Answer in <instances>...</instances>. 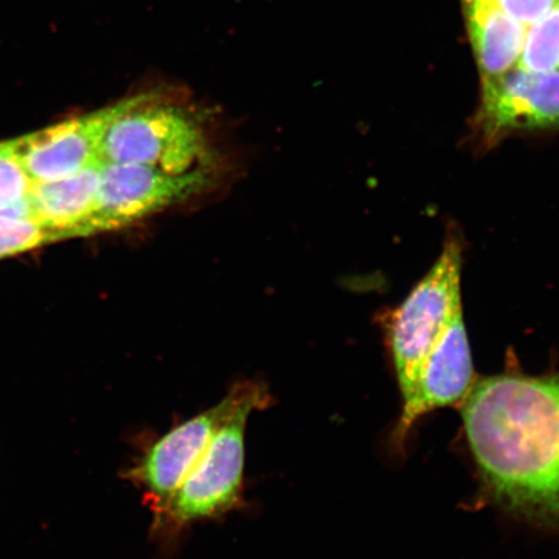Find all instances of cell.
I'll return each mask as SVG.
<instances>
[{"mask_svg": "<svg viewBox=\"0 0 559 559\" xmlns=\"http://www.w3.org/2000/svg\"><path fill=\"white\" fill-rule=\"evenodd\" d=\"M461 414L488 498L521 519L559 527V372L485 377Z\"/></svg>", "mask_w": 559, "mask_h": 559, "instance_id": "cell-1", "label": "cell"}, {"mask_svg": "<svg viewBox=\"0 0 559 559\" xmlns=\"http://www.w3.org/2000/svg\"><path fill=\"white\" fill-rule=\"evenodd\" d=\"M99 159L183 175L210 167L212 150L204 129L187 110L143 95L118 103Z\"/></svg>", "mask_w": 559, "mask_h": 559, "instance_id": "cell-2", "label": "cell"}, {"mask_svg": "<svg viewBox=\"0 0 559 559\" xmlns=\"http://www.w3.org/2000/svg\"><path fill=\"white\" fill-rule=\"evenodd\" d=\"M265 408L249 403L222 426L170 500L153 513V539L175 544L193 524L221 519L242 506L248 419Z\"/></svg>", "mask_w": 559, "mask_h": 559, "instance_id": "cell-3", "label": "cell"}, {"mask_svg": "<svg viewBox=\"0 0 559 559\" xmlns=\"http://www.w3.org/2000/svg\"><path fill=\"white\" fill-rule=\"evenodd\" d=\"M463 254L447 242L431 270L391 317L388 341L402 401L414 389L419 370L460 311Z\"/></svg>", "mask_w": 559, "mask_h": 559, "instance_id": "cell-4", "label": "cell"}, {"mask_svg": "<svg viewBox=\"0 0 559 559\" xmlns=\"http://www.w3.org/2000/svg\"><path fill=\"white\" fill-rule=\"evenodd\" d=\"M249 403L270 407L272 396L267 384L253 381L234 384L219 403L175 425L166 435L144 447L123 478L142 489L145 504L156 513L199 463L222 426Z\"/></svg>", "mask_w": 559, "mask_h": 559, "instance_id": "cell-5", "label": "cell"}, {"mask_svg": "<svg viewBox=\"0 0 559 559\" xmlns=\"http://www.w3.org/2000/svg\"><path fill=\"white\" fill-rule=\"evenodd\" d=\"M210 167L183 175L139 165L103 164L99 192L88 236L132 225L180 204L212 185Z\"/></svg>", "mask_w": 559, "mask_h": 559, "instance_id": "cell-6", "label": "cell"}, {"mask_svg": "<svg viewBox=\"0 0 559 559\" xmlns=\"http://www.w3.org/2000/svg\"><path fill=\"white\" fill-rule=\"evenodd\" d=\"M474 383L472 348L460 311L426 358L411 394L402 401L401 416L393 431L395 449H403L423 417L463 404Z\"/></svg>", "mask_w": 559, "mask_h": 559, "instance_id": "cell-7", "label": "cell"}, {"mask_svg": "<svg viewBox=\"0 0 559 559\" xmlns=\"http://www.w3.org/2000/svg\"><path fill=\"white\" fill-rule=\"evenodd\" d=\"M479 124L487 138L559 126V69L540 73L515 67L481 80Z\"/></svg>", "mask_w": 559, "mask_h": 559, "instance_id": "cell-8", "label": "cell"}, {"mask_svg": "<svg viewBox=\"0 0 559 559\" xmlns=\"http://www.w3.org/2000/svg\"><path fill=\"white\" fill-rule=\"evenodd\" d=\"M117 110L118 104L110 105L15 139L21 163L33 183L72 177L100 160L103 138Z\"/></svg>", "mask_w": 559, "mask_h": 559, "instance_id": "cell-9", "label": "cell"}, {"mask_svg": "<svg viewBox=\"0 0 559 559\" xmlns=\"http://www.w3.org/2000/svg\"><path fill=\"white\" fill-rule=\"evenodd\" d=\"M102 160L59 180L34 183L29 198L32 218L51 241L88 237L100 185Z\"/></svg>", "mask_w": 559, "mask_h": 559, "instance_id": "cell-10", "label": "cell"}, {"mask_svg": "<svg viewBox=\"0 0 559 559\" xmlns=\"http://www.w3.org/2000/svg\"><path fill=\"white\" fill-rule=\"evenodd\" d=\"M467 29L481 80L519 67L527 27L486 0H464Z\"/></svg>", "mask_w": 559, "mask_h": 559, "instance_id": "cell-11", "label": "cell"}, {"mask_svg": "<svg viewBox=\"0 0 559 559\" xmlns=\"http://www.w3.org/2000/svg\"><path fill=\"white\" fill-rule=\"evenodd\" d=\"M33 185L21 163L15 139L0 143V215L32 216Z\"/></svg>", "mask_w": 559, "mask_h": 559, "instance_id": "cell-12", "label": "cell"}, {"mask_svg": "<svg viewBox=\"0 0 559 559\" xmlns=\"http://www.w3.org/2000/svg\"><path fill=\"white\" fill-rule=\"evenodd\" d=\"M519 67L540 73L559 69V3L527 27Z\"/></svg>", "mask_w": 559, "mask_h": 559, "instance_id": "cell-13", "label": "cell"}, {"mask_svg": "<svg viewBox=\"0 0 559 559\" xmlns=\"http://www.w3.org/2000/svg\"><path fill=\"white\" fill-rule=\"evenodd\" d=\"M52 242L32 216L0 215V260Z\"/></svg>", "mask_w": 559, "mask_h": 559, "instance_id": "cell-14", "label": "cell"}, {"mask_svg": "<svg viewBox=\"0 0 559 559\" xmlns=\"http://www.w3.org/2000/svg\"><path fill=\"white\" fill-rule=\"evenodd\" d=\"M495 9L528 27L559 3V0H486Z\"/></svg>", "mask_w": 559, "mask_h": 559, "instance_id": "cell-15", "label": "cell"}]
</instances>
